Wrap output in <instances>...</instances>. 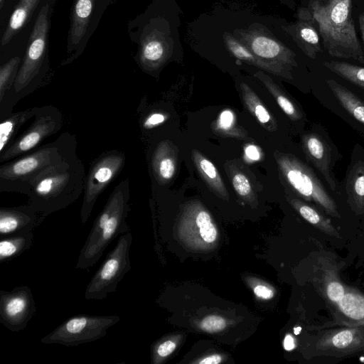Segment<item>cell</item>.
Instances as JSON below:
<instances>
[{"label": "cell", "mask_w": 364, "mask_h": 364, "mask_svg": "<svg viewBox=\"0 0 364 364\" xmlns=\"http://www.w3.org/2000/svg\"><path fill=\"white\" fill-rule=\"evenodd\" d=\"M200 328L205 332L215 333L223 330L226 326L225 320L217 315H210L204 318L200 323Z\"/></svg>", "instance_id": "cell-37"}, {"label": "cell", "mask_w": 364, "mask_h": 364, "mask_svg": "<svg viewBox=\"0 0 364 364\" xmlns=\"http://www.w3.org/2000/svg\"><path fill=\"white\" fill-rule=\"evenodd\" d=\"M232 33L258 58L282 71L286 80H294L293 72L299 67L296 53L262 25L253 23Z\"/></svg>", "instance_id": "cell-8"}, {"label": "cell", "mask_w": 364, "mask_h": 364, "mask_svg": "<svg viewBox=\"0 0 364 364\" xmlns=\"http://www.w3.org/2000/svg\"><path fill=\"white\" fill-rule=\"evenodd\" d=\"M178 161V149L171 141L164 139L157 144L151 156V166L159 185L170 183L175 176Z\"/></svg>", "instance_id": "cell-20"}, {"label": "cell", "mask_w": 364, "mask_h": 364, "mask_svg": "<svg viewBox=\"0 0 364 364\" xmlns=\"http://www.w3.org/2000/svg\"><path fill=\"white\" fill-rule=\"evenodd\" d=\"M242 102L259 124L269 132H276L278 124L276 119L267 109L255 92L245 82L240 84Z\"/></svg>", "instance_id": "cell-25"}, {"label": "cell", "mask_w": 364, "mask_h": 364, "mask_svg": "<svg viewBox=\"0 0 364 364\" xmlns=\"http://www.w3.org/2000/svg\"><path fill=\"white\" fill-rule=\"evenodd\" d=\"M191 157L193 164L208 188L218 197L229 199L226 186L215 165L197 149H193Z\"/></svg>", "instance_id": "cell-24"}, {"label": "cell", "mask_w": 364, "mask_h": 364, "mask_svg": "<svg viewBox=\"0 0 364 364\" xmlns=\"http://www.w3.org/2000/svg\"><path fill=\"white\" fill-rule=\"evenodd\" d=\"M353 0H311L322 44L331 57L364 63V51L352 16Z\"/></svg>", "instance_id": "cell-2"}, {"label": "cell", "mask_w": 364, "mask_h": 364, "mask_svg": "<svg viewBox=\"0 0 364 364\" xmlns=\"http://www.w3.org/2000/svg\"><path fill=\"white\" fill-rule=\"evenodd\" d=\"M36 307L33 295L26 285L11 291H0V323L9 330H23L35 315Z\"/></svg>", "instance_id": "cell-15"}, {"label": "cell", "mask_w": 364, "mask_h": 364, "mask_svg": "<svg viewBox=\"0 0 364 364\" xmlns=\"http://www.w3.org/2000/svg\"><path fill=\"white\" fill-rule=\"evenodd\" d=\"M253 291L257 297L266 300L272 299L274 294L272 289L263 284L257 285Z\"/></svg>", "instance_id": "cell-40"}, {"label": "cell", "mask_w": 364, "mask_h": 364, "mask_svg": "<svg viewBox=\"0 0 364 364\" xmlns=\"http://www.w3.org/2000/svg\"><path fill=\"white\" fill-rule=\"evenodd\" d=\"M173 34L167 23L151 30L144 40L140 52L139 60L144 70L156 72L172 58L176 46Z\"/></svg>", "instance_id": "cell-16"}, {"label": "cell", "mask_w": 364, "mask_h": 364, "mask_svg": "<svg viewBox=\"0 0 364 364\" xmlns=\"http://www.w3.org/2000/svg\"><path fill=\"white\" fill-rule=\"evenodd\" d=\"M85 168L77 155L51 168L31 185L26 196L45 219L75 203L83 193Z\"/></svg>", "instance_id": "cell-3"}, {"label": "cell", "mask_w": 364, "mask_h": 364, "mask_svg": "<svg viewBox=\"0 0 364 364\" xmlns=\"http://www.w3.org/2000/svg\"><path fill=\"white\" fill-rule=\"evenodd\" d=\"M336 304L348 318L364 320V296L359 292L348 290Z\"/></svg>", "instance_id": "cell-33"}, {"label": "cell", "mask_w": 364, "mask_h": 364, "mask_svg": "<svg viewBox=\"0 0 364 364\" xmlns=\"http://www.w3.org/2000/svg\"><path fill=\"white\" fill-rule=\"evenodd\" d=\"M213 132L220 136L239 140L245 139L248 133L237 123L234 112L230 109L223 110L211 124Z\"/></svg>", "instance_id": "cell-30"}, {"label": "cell", "mask_w": 364, "mask_h": 364, "mask_svg": "<svg viewBox=\"0 0 364 364\" xmlns=\"http://www.w3.org/2000/svg\"><path fill=\"white\" fill-rule=\"evenodd\" d=\"M360 341L355 331L346 329L337 332L330 338V343L336 348L343 349Z\"/></svg>", "instance_id": "cell-35"}, {"label": "cell", "mask_w": 364, "mask_h": 364, "mask_svg": "<svg viewBox=\"0 0 364 364\" xmlns=\"http://www.w3.org/2000/svg\"><path fill=\"white\" fill-rule=\"evenodd\" d=\"M279 171L293 194L312 204L327 215L340 219L343 198L333 193L304 157L289 152L274 151Z\"/></svg>", "instance_id": "cell-5"}, {"label": "cell", "mask_w": 364, "mask_h": 364, "mask_svg": "<svg viewBox=\"0 0 364 364\" xmlns=\"http://www.w3.org/2000/svg\"><path fill=\"white\" fill-rule=\"evenodd\" d=\"M48 31V6L45 5L38 14L28 40L26 52L14 83L0 102V120L9 116L15 105L29 95L38 85L39 75L46 50Z\"/></svg>", "instance_id": "cell-6"}, {"label": "cell", "mask_w": 364, "mask_h": 364, "mask_svg": "<svg viewBox=\"0 0 364 364\" xmlns=\"http://www.w3.org/2000/svg\"><path fill=\"white\" fill-rule=\"evenodd\" d=\"M40 0H21L11 16L9 24L3 34L1 45L5 46L20 31Z\"/></svg>", "instance_id": "cell-32"}, {"label": "cell", "mask_w": 364, "mask_h": 364, "mask_svg": "<svg viewBox=\"0 0 364 364\" xmlns=\"http://www.w3.org/2000/svg\"><path fill=\"white\" fill-rule=\"evenodd\" d=\"M176 347V343L171 340L161 342L154 348V362L155 363H159L161 359L168 357L174 351Z\"/></svg>", "instance_id": "cell-38"}, {"label": "cell", "mask_w": 364, "mask_h": 364, "mask_svg": "<svg viewBox=\"0 0 364 364\" xmlns=\"http://www.w3.org/2000/svg\"><path fill=\"white\" fill-rule=\"evenodd\" d=\"M301 330V327L294 328V334L298 335L300 333Z\"/></svg>", "instance_id": "cell-44"}, {"label": "cell", "mask_w": 364, "mask_h": 364, "mask_svg": "<svg viewBox=\"0 0 364 364\" xmlns=\"http://www.w3.org/2000/svg\"><path fill=\"white\" fill-rule=\"evenodd\" d=\"M300 141L306 162L320 175L331 191L341 197L340 182L334 169L343 156L328 132L321 124L315 123L302 132Z\"/></svg>", "instance_id": "cell-7"}, {"label": "cell", "mask_w": 364, "mask_h": 364, "mask_svg": "<svg viewBox=\"0 0 364 364\" xmlns=\"http://www.w3.org/2000/svg\"><path fill=\"white\" fill-rule=\"evenodd\" d=\"M95 0H75L68 37L69 50L76 48L83 39Z\"/></svg>", "instance_id": "cell-23"}, {"label": "cell", "mask_w": 364, "mask_h": 364, "mask_svg": "<svg viewBox=\"0 0 364 364\" xmlns=\"http://www.w3.org/2000/svg\"><path fill=\"white\" fill-rule=\"evenodd\" d=\"M254 77L260 81L274 97L279 107L288 119L291 122L299 124L304 127L307 122V117L297 101L262 70L256 72Z\"/></svg>", "instance_id": "cell-21"}, {"label": "cell", "mask_w": 364, "mask_h": 364, "mask_svg": "<svg viewBox=\"0 0 364 364\" xmlns=\"http://www.w3.org/2000/svg\"><path fill=\"white\" fill-rule=\"evenodd\" d=\"M222 357L218 354L210 355L195 363L199 364H218L221 363Z\"/></svg>", "instance_id": "cell-41"}, {"label": "cell", "mask_w": 364, "mask_h": 364, "mask_svg": "<svg viewBox=\"0 0 364 364\" xmlns=\"http://www.w3.org/2000/svg\"><path fill=\"white\" fill-rule=\"evenodd\" d=\"M181 237L196 248H206L218 240V232L211 215L198 200L191 201L181 215Z\"/></svg>", "instance_id": "cell-14"}, {"label": "cell", "mask_w": 364, "mask_h": 364, "mask_svg": "<svg viewBox=\"0 0 364 364\" xmlns=\"http://www.w3.org/2000/svg\"><path fill=\"white\" fill-rule=\"evenodd\" d=\"M282 29L310 59H316L322 52L321 36L309 7L299 9L296 21L282 26Z\"/></svg>", "instance_id": "cell-18"}, {"label": "cell", "mask_w": 364, "mask_h": 364, "mask_svg": "<svg viewBox=\"0 0 364 364\" xmlns=\"http://www.w3.org/2000/svg\"><path fill=\"white\" fill-rule=\"evenodd\" d=\"M126 163L125 153L112 149L99 155L90 164L85 177L80 220L85 225L100 194L119 175Z\"/></svg>", "instance_id": "cell-12"}, {"label": "cell", "mask_w": 364, "mask_h": 364, "mask_svg": "<svg viewBox=\"0 0 364 364\" xmlns=\"http://www.w3.org/2000/svg\"><path fill=\"white\" fill-rule=\"evenodd\" d=\"M340 193L356 214H364V147L360 143L351 150L343 180L340 182Z\"/></svg>", "instance_id": "cell-17"}, {"label": "cell", "mask_w": 364, "mask_h": 364, "mask_svg": "<svg viewBox=\"0 0 364 364\" xmlns=\"http://www.w3.org/2000/svg\"><path fill=\"white\" fill-rule=\"evenodd\" d=\"M120 321L117 315L72 316L41 339L44 344L77 346L105 336L107 330Z\"/></svg>", "instance_id": "cell-11"}, {"label": "cell", "mask_w": 364, "mask_h": 364, "mask_svg": "<svg viewBox=\"0 0 364 364\" xmlns=\"http://www.w3.org/2000/svg\"><path fill=\"white\" fill-rule=\"evenodd\" d=\"M21 58L18 56L12 58L0 68V102L9 93L16 80Z\"/></svg>", "instance_id": "cell-34"}, {"label": "cell", "mask_w": 364, "mask_h": 364, "mask_svg": "<svg viewBox=\"0 0 364 364\" xmlns=\"http://www.w3.org/2000/svg\"><path fill=\"white\" fill-rule=\"evenodd\" d=\"M289 203L299 214L308 223L320 230L333 236H338V232L331 220L326 218L316 207L299 197H289Z\"/></svg>", "instance_id": "cell-28"}, {"label": "cell", "mask_w": 364, "mask_h": 364, "mask_svg": "<svg viewBox=\"0 0 364 364\" xmlns=\"http://www.w3.org/2000/svg\"><path fill=\"white\" fill-rule=\"evenodd\" d=\"M284 348L286 350H292L295 348V341L291 334H287L283 342Z\"/></svg>", "instance_id": "cell-42"}, {"label": "cell", "mask_w": 364, "mask_h": 364, "mask_svg": "<svg viewBox=\"0 0 364 364\" xmlns=\"http://www.w3.org/2000/svg\"><path fill=\"white\" fill-rule=\"evenodd\" d=\"M359 29L362 41V47L364 51V12L360 14L358 17Z\"/></svg>", "instance_id": "cell-43"}, {"label": "cell", "mask_w": 364, "mask_h": 364, "mask_svg": "<svg viewBox=\"0 0 364 364\" xmlns=\"http://www.w3.org/2000/svg\"><path fill=\"white\" fill-rule=\"evenodd\" d=\"M316 99L327 109L364 135V99L333 77L313 88Z\"/></svg>", "instance_id": "cell-10"}, {"label": "cell", "mask_w": 364, "mask_h": 364, "mask_svg": "<svg viewBox=\"0 0 364 364\" xmlns=\"http://www.w3.org/2000/svg\"><path fill=\"white\" fill-rule=\"evenodd\" d=\"M237 160L228 161L225 169L235 193L249 203L256 201L253 184Z\"/></svg>", "instance_id": "cell-27"}, {"label": "cell", "mask_w": 364, "mask_h": 364, "mask_svg": "<svg viewBox=\"0 0 364 364\" xmlns=\"http://www.w3.org/2000/svg\"><path fill=\"white\" fill-rule=\"evenodd\" d=\"M245 154L250 160L257 161L262 157L260 149L254 144H247L244 149Z\"/></svg>", "instance_id": "cell-39"}, {"label": "cell", "mask_w": 364, "mask_h": 364, "mask_svg": "<svg viewBox=\"0 0 364 364\" xmlns=\"http://www.w3.org/2000/svg\"><path fill=\"white\" fill-rule=\"evenodd\" d=\"M31 124L17 136L1 153V164L35 149L46 138L58 132L63 124L60 109L51 105L38 107Z\"/></svg>", "instance_id": "cell-13"}, {"label": "cell", "mask_w": 364, "mask_h": 364, "mask_svg": "<svg viewBox=\"0 0 364 364\" xmlns=\"http://www.w3.org/2000/svg\"><path fill=\"white\" fill-rule=\"evenodd\" d=\"M44 218L31 204L0 208L1 237L32 232Z\"/></svg>", "instance_id": "cell-19"}, {"label": "cell", "mask_w": 364, "mask_h": 364, "mask_svg": "<svg viewBox=\"0 0 364 364\" xmlns=\"http://www.w3.org/2000/svg\"><path fill=\"white\" fill-rule=\"evenodd\" d=\"M323 65L330 72L358 87L364 95V67L338 60H326Z\"/></svg>", "instance_id": "cell-29"}, {"label": "cell", "mask_w": 364, "mask_h": 364, "mask_svg": "<svg viewBox=\"0 0 364 364\" xmlns=\"http://www.w3.org/2000/svg\"><path fill=\"white\" fill-rule=\"evenodd\" d=\"M223 37L227 50L232 56L248 65L259 68L260 70L266 71L286 80L282 71L276 66L255 55L247 47L237 39L232 33L225 32Z\"/></svg>", "instance_id": "cell-22"}, {"label": "cell", "mask_w": 364, "mask_h": 364, "mask_svg": "<svg viewBox=\"0 0 364 364\" xmlns=\"http://www.w3.org/2000/svg\"><path fill=\"white\" fill-rule=\"evenodd\" d=\"M38 107L11 112L0 124V153H1L16 138L22 126L34 117Z\"/></svg>", "instance_id": "cell-26"}, {"label": "cell", "mask_w": 364, "mask_h": 364, "mask_svg": "<svg viewBox=\"0 0 364 364\" xmlns=\"http://www.w3.org/2000/svg\"><path fill=\"white\" fill-rule=\"evenodd\" d=\"M130 183L122 180L113 189L96 217L75 265L88 269L95 264L108 245L119 235L129 232L127 218L130 210Z\"/></svg>", "instance_id": "cell-4"}, {"label": "cell", "mask_w": 364, "mask_h": 364, "mask_svg": "<svg viewBox=\"0 0 364 364\" xmlns=\"http://www.w3.org/2000/svg\"><path fill=\"white\" fill-rule=\"evenodd\" d=\"M75 135L63 132L55 140L0 166V191L26 194L45 171L77 155Z\"/></svg>", "instance_id": "cell-1"}, {"label": "cell", "mask_w": 364, "mask_h": 364, "mask_svg": "<svg viewBox=\"0 0 364 364\" xmlns=\"http://www.w3.org/2000/svg\"><path fill=\"white\" fill-rule=\"evenodd\" d=\"M33 240V232L2 237L0 241L1 263L11 260L28 250L32 245Z\"/></svg>", "instance_id": "cell-31"}, {"label": "cell", "mask_w": 364, "mask_h": 364, "mask_svg": "<svg viewBox=\"0 0 364 364\" xmlns=\"http://www.w3.org/2000/svg\"><path fill=\"white\" fill-rule=\"evenodd\" d=\"M169 115L161 111H152L145 115L141 122V127L143 130H151L164 124Z\"/></svg>", "instance_id": "cell-36"}, {"label": "cell", "mask_w": 364, "mask_h": 364, "mask_svg": "<svg viewBox=\"0 0 364 364\" xmlns=\"http://www.w3.org/2000/svg\"><path fill=\"white\" fill-rule=\"evenodd\" d=\"M132 235L127 232L120 235L117 244L87 284L85 298L102 300L116 291L119 282L132 269L129 251Z\"/></svg>", "instance_id": "cell-9"}]
</instances>
